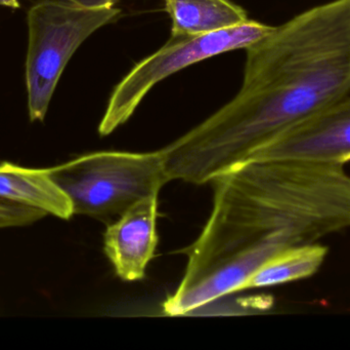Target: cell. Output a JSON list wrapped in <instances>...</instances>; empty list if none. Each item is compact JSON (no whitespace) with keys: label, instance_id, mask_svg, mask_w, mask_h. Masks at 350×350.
<instances>
[{"label":"cell","instance_id":"cell-1","mask_svg":"<svg viewBox=\"0 0 350 350\" xmlns=\"http://www.w3.org/2000/svg\"><path fill=\"white\" fill-rule=\"evenodd\" d=\"M211 183V214L185 249L183 279L163 303L170 316L243 291L285 249L350 228V176L343 166L246 160Z\"/></svg>","mask_w":350,"mask_h":350},{"label":"cell","instance_id":"cell-2","mask_svg":"<svg viewBox=\"0 0 350 350\" xmlns=\"http://www.w3.org/2000/svg\"><path fill=\"white\" fill-rule=\"evenodd\" d=\"M232 101L163 148L175 180L201 185L350 94V0L304 10L247 47Z\"/></svg>","mask_w":350,"mask_h":350},{"label":"cell","instance_id":"cell-3","mask_svg":"<svg viewBox=\"0 0 350 350\" xmlns=\"http://www.w3.org/2000/svg\"><path fill=\"white\" fill-rule=\"evenodd\" d=\"M49 168L69 197L74 215L102 221L119 217L170 181L161 149L94 152Z\"/></svg>","mask_w":350,"mask_h":350},{"label":"cell","instance_id":"cell-4","mask_svg":"<svg viewBox=\"0 0 350 350\" xmlns=\"http://www.w3.org/2000/svg\"><path fill=\"white\" fill-rule=\"evenodd\" d=\"M119 14L114 6L88 8L51 0L30 8L26 82L31 121L44 119L57 82L78 47Z\"/></svg>","mask_w":350,"mask_h":350},{"label":"cell","instance_id":"cell-5","mask_svg":"<svg viewBox=\"0 0 350 350\" xmlns=\"http://www.w3.org/2000/svg\"><path fill=\"white\" fill-rule=\"evenodd\" d=\"M273 28L250 20L240 26L200 36L172 37L159 51L135 65L117 84L100 121L98 133L106 137L124 125L148 92L179 70L220 53L247 49L269 34Z\"/></svg>","mask_w":350,"mask_h":350},{"label":"cell","instance_id":"cell-6","mask_svg":"<svg viewBox=\"0 0 350 350\" xmlns=\"http://www.w3.org/2000/svg\"><path fill=\"white\" fill-rule=\"evenodd\" d=\"M246 160H295L345 166L350 160V94L280 132Z\"/></svg>","mask_w":350,"mask_h":350},{"label":"cell","instance_id":"cell-7","mask_svg":"<svg viewBox=\"0 0 350 350\" xmlns=\"http://www.w3.org/2000/svg\"><path fill=\"white\" fill-rule=\"evenodd\" d=\"M158 207L159 193L148 195L107 227L105 253L122 281L135 282L145 277L159 242Z\"/></svg>","mask_w":350,"mask_h":350},{"label":"cell","instance_id":"cell-8","mask_svg":"<svg viewBox=\"0 0 350 350\" xmlns=\"http://www.w3.org/2000/svg\"><path fill=\"white\" fill-rule=\"evenodd\" d=\"M0 201L35 208L59 219L70 220L74 216L69 197L53 180L49 168H29L2 162Z\"/></svg>","mask_w":350,"mask_h":350},{"label":"cell","instance_id":"cell-9","mask_svg":"<svg viewBox=\"0 0 350 350\" xmlns=\"http://www.w3.org/2000/svg\"><path fill=\"white\" fill-rule=\"evenodd\" d=\"M172 38L200 36L240 26L250 18L230 0H165Z\"/></svg>","mask_w":350,"mask_h":350},{"label":"cell","instance_id":"cell-10","mask_svg":"<svg viewBox=\"0 0 350 350\" xmlns=\"http://www.w3.org/2000/svg\"><path fill=\"white\" fill-rule=\"evenodd\" d=\"M327 248L317 242L291 247L267 260L243 290L271 287L312 277L322 266Z\"/></svg>","mask_w":350,"mask_h":350},{"label":"cell","instance_id":"cell-11","mask_svg":"<svg viewBox=\"0 0 350 350\" xmlns=\"http://www.w3.org/2000/svg\"><path fill=\"white\" fill-rule=\"evenodd\" d=\"M46 215L45 212L35 208L0 201V229L31 225Z\"/></svg>","mask_w":350,"mask_h":350},{"label":"cell","instance_id":"cell-12","mask_svg":"<svg viewBox=\"0 0 350 350\" xmlns=\"http://www.w3.org/2000/svg\"><path fill=\"white\" fill-rule=\"evenodd\" d=\"M78 5L88 8H109L113 6L118 0H67Z\"/></svg>","mask_w":350,"mask_h":350},{"label":"cell","instance_id":"cell-13","mask_svg":"<svg viewBox=\"0 0 350 350\" xmlns=\"http://www.w3.org/2000/svg\"><path fill=\"white\" fill-rule=\"evenodd\" d=\"M0 5L8 6V8H18L20 6L18 0H0Z\"/></svg>","mask_w":350,"mask_h":350}]
</instances>
